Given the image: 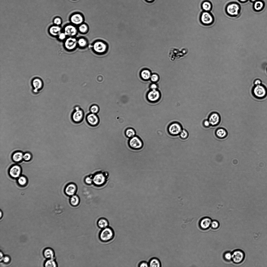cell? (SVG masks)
Returning a JSON list of instances; mask_svg holds the SVG:
<instances>
[{"label":"cell","instance_id":"cell-1","mask_svg":"<svg viewBox=\"0 0 267 267\" xmlns=\"http://www.w3.org/2000/svg\"><path fill=\"white\" fill-rule=\"evenodd\" d=\"M115 232L113 229L109 226L102 229L99 234L100 240L104 242H110L112 240L115 236Z\"/></svg>","mask_w":267,"mask_h":267},{"label":"cell","instance_id":"cell-2","mask_svg":"<svg viewBox=\"0 0 267 267\" xmlns=\"http://www.w3.org/2000/svg\"><path fill=\"white\" fill-rule=\"evenodd\" d=\"M241 7L239 3L231 2L227 4L225 7L226 13L231 17H236L240 13Z\"/></svg>","mask_w":267,"mask_h":267},{"label":"cell","instance_id":"cell-3","mask_svg":"<svg viewBox=\"0 0 267 267\" xmlns=\"http://www.w3.org/2000/svg\"><path fill=\"white\" fill-rule=\"evenodd\" d=\"M108 48V45L101 40L96 41L93 45V51L95 53L99 55H102L106 53Z\"/></svg>","mask_w":267,"mask_h":267},{"label":"cell","instance_id":"cell-4","mask_svg":"<svg viewBox=\"0 0 267 267\" xmlns=\"http://www.w3.org/2000/svg\"><path fill=\"white\" fill-rule=\"evenodd\" d=\"M252 93L256 98L262 99L267 95V90L265 87L262 84L254 85L252 90Z\"/></svg>","mask_w":267,"mask_h":267},{"label":"cell","instance_id":"cell-5","mask_svg":"<svg viewBox=\"0 0 267 267\" xmlns=\"http://www.w3.org/2000/svg\"><path fill=\"white\" fill-rule=\"evenodd\" d=\"M84 117L83 110L79 106H76L71 115V119L74 123L78 124L83 120Z\"/></svg>","mask_w":267,"mask_h":267},{"label":"cell","instance_id":"cell-6","mask_svg":"<svg viewBox=\"0 0 267 267\" xmlns=\"http://www.w3.org/2000/svg\"><path fill=\"white\" fill-rule=\"evenodd\" d=\"M129 147L134 150H139L142 148L143 143L142 139L137 136L130 138L128 142Z\"/></svg>","mask_w":267,"mask_h":267},{"label":"cell","instance_id":"cell-7","mask_svg":"<svg viewBox=\"0 0 267 267\" xmlns=\"http://www.w3.org/2000/svg\"><path fill=\"white\" fill-rule=\"evenodd\" d=\"M77 46V39L75 37H68L64 40V46L68 51H73Z\"/></svg>","mask_w":267,"mask_h":267},{"label":"cell","instance_id":"cell-8","mask_svg":"<svg viewBox=\"0 0 267 267\" xmlns=\"http://www.w3.org/2000/svg\"><path fill=\"white\" fill-rule=\"evenodd\" d=\"M200 20L202 24L205 25H210L213 24L214 18L213 15L209 11L203 12L201 14Z\"/></svg>","mask_w":267,"mask_h":267},{"label":"cell","instance_id":"cell-9","mask_svg":"<svg viewBox=\"0 0 267 267\" xmlns=\"http://www.w3.org/2000/svg\"><path fill=\"white\" fill-rule=\"evenodd\" d=\"M86 120L88 124L92 127L97 126L100 122V118L98 115L91 113L87 114Z\"/></svg>","mask_w":267,"mask_h":267},{"label":"cell","instance_id":"cell-10","mask_svg":"<svg viewBox=\"0 0 267 267\" xmlns=\"http://www.w3.org/2000/svg\"><path fill=\"white\" fill-rule=\"evenodd\" d=\"M232 260L235 263L239 264L242 262L245 258L244 252L240 250H236L232 252Z\"/></svg>","mask_w":267,"mask_h":267},{"label":"cell","instance_id":"cell-11","mask_svg":"<svg viewBox=\"0 0 267 267\" xmlns=\"http://www.w3.org/2000/svg\"><path fill=\"white\" fill-rule=\"evenodd\" d=\"M32 86L33 92L37 93L43 89V83L42 80L40 78L35 77L32 81Z\"/></svg>","mask_w":267,"mask_h":267},{"label":"cell","instance_id":"cell-12","mask_svg":"<svg viewBox=\"0 0 267 267\" xmlns=\"http://www.w3.org/2000/svg\"><path fill=\"white\" fill-rule=\"evenodd\" d=\"M63 30V32L68 37H74L77 34L78 31L76 26L72 24L65 26Z\"/></svg>","mask_w":267,"mask_h":267},{"label":"cell","instance_id":"cell-13","mask_svg":"<svg viewBox=\"0 0 267 267\" xmlns=\"http://www.w3.org/2000/svg\"><path fill=\"white\" fill-rule=\"evenodd\" d=\"M84 20L83 16L79 13H74L70 17V21L71 24L75 26H79L83 23Z\"/></svg>","mask_w":267,"mask_h":267},{"label":"cell","instance_id":"cell-14","mask_svg":"<svg viewBox=\"0 0 267 267\" xmlns=\"http://www.w3.org/2000/svg\"><path fill=\"white\" fill-rule=\"evenodd\" d=\"M148 100L151 102H155L158 101L160 97V92L156 89H153L149 92L147 95Z\"/></svg>","mask_w":267,"mask_h":267},{"label":"cell","instance_id":"cell-15","mask_svg":"<svg viewBox=\"0 0 267 267\" xmlns=\"http://www.w3.org/2000/svg\"><path fill=\"white\" fill-rule=\"evenodd\" d=\"M181 126L177 123H174L170 125L168 128L169 133L172 135H177L180 133L182 131Z\"/></svg>","mask_w":267,"mask_h":267},{"label":"cell","instance_id":"cell-16","mask_svg":"<svg viewBox=\"0 0 267 267\" xmlns=\"http://www.w3.org/2000/svg\"><path fill=\"white\" fill-rule=\"evenodd\" d=\"M208 120L210 125L213 126H217L219 124L220 122V116L217 112H213L209 117Z\"/></svg>","mask_w":267,"mask_h":267},{"label":"cell","instance_id":"cell-17","mask_svg":"<svg viewBox=\"0 0 267 267\" xmlns=\"http://www.w3.org/2000/svg\"><path fill=\"white\" fill-rule=\"evenodd\" d=\"M212 221L211 219L209 217H204L199 221V227L203 230L207 229L211 226Z\"/></svg>","mask_w":267,"mask_h":267},{"label":"cell","instance_id":"cell-18","mask_svg":"<svg viewBox=\"0 0 267 267\" xmlns=\"http://www.w3.org/2000/svg\"><path fill=\"white\" fill-rule=\"evenodd\" d=\"M21 169L20 167L18 165H15L11 168L9 173L10 175L14 178L19 177L21 173Z\"/></svg>","mask_w":267,"mask_h":267},{"label":"cell","instance_id":"cell-19","mask_svg":"<svg viewBox=\"0 0 267 267\" xmlns=\"http://www.w3.org/2000/svg\"><path fill=\"white\" fill-rule=\"evenodd\" d=\"M105 180V177L103 174L98 173L94 176L93 181L95 184L100 185L104 184Z\"/></svg>","mask_w":267,"mask_h":267},{"label":"cell","instance_id":"cell-20","mask_svg":"<svg viewBox=\"0 0 267 267\" xmlns=\"http://www.w3.org/2000/svg\"><path fill=\"white\" fill-rule=\"evenodd\" d=\"M44 256L46 259H54L55 253L54 250L51 248H46L43 251Z\"/></svg>","mask_w":267,"mask_h":267},{"label":"cell","instance_id":"cell-21","mask_svg":"<svg viewBox=\"0 0 267 267\" xmlns=\"http://www.w3.org/2000/svg\"><path fill=\"white\" fill-rule=\"evenodd\" d=\"M97 224L98 227L102 229L109 226V222L106 219L101 217L98 220Z\"/></svg>","mask_w":267,"mask_h":267},{"label":"cell","instance_id":"cell-22","mask_svg":"<svg viewBox=\"0 0 267 267\" xmlns=\"http://www.w3.org/2000/svg\"><path fill=\"white\" fill-rule=\"evenodd\" d=\"M215 134L218 138L223 139L227 137L228 135V132L225 129L223 128H219L216 130Z\"/></svg>","mask_w":267,"mask_h":267},{"label":"cell","instance_id":"cell-23","mask_svg":"<svg viewBox=\"0 0 267 267\" xmlns=\"http://www.w3.org/2000/svg\"><path fill=\"white\" fill-rule=\"evenodd\" d=\"M76 189V186L75 184H70L68 185L65 188V192L68 195L72 196L75 193Z\"/></svg>","mask_w":267,"mask_h":267},{"label":"cell","instance_id":"cell-24","mask_svg":"<svg viewBox=\"0 0 267 267\" xmlns=\"http://www.w3.org/2000/svg\"><path fill=\"white\" fill-rule=\"evenodd\" d=\"M265 3L261 0H257L254 2L253 4V8L256 11H259L262 10L264 8Z\"/></svg>","mask_w":267,"mask_h":267},{"label":"cell","instance_id":"cell-25","mask_svg":"<svg viewBox=\"0 0 267 267\" xmlns=\"http://www.w3.org/2000/svg\"><path fill=\"white\" fill-rule=\"evenodd\" d=\"M149 267H160L161 263L160 260L158 258L153 257L151 258L148 262Z\"/></svg>","mask_w":267,"mask_h":267},{"label":"cell","instance_id":"cell-26","mask_svg":"<svg viewBox=\"0 0 267 267\" xmlns=\"http://www.w3.org/2000/svg\"><path fill=\"white\" fill-rule=\"evenodd\" d=\"M125 134L126 136L129 139L136 135V131L133 128H129L125 131Z\"/></svg>","mask_w":267,"mask_h":267},{"label":"cell","instance_id":"cell-27","mask_svg":"<svg viewBox=\"0 0 267 267\" xmlns=\"http://www.w3.org/2000/svg\"><path fill=\"white\" fill-rule=\"evenodd\" d=\"M202 7L203 9L206 11H210L212 7V5L211 3L209 1H204L202 4Z\"/></svg>","mask_w":267,"mask_h":267},{"label":"cell","instance_id":"cell-28","mask_svg":"<svg viewBox=\"0 0 267 267\" xmlns=\"http://www.w3.org/2000/svg\"><path fill=\"white\" fill-rule=\"evenodd\" d=\"M142 78L145 80L149 79L151 75L150 71L148 69H144L141 71L140 74Z\"/></svg>","mask_w":267,"mask_h":267},{"label":"cell","instance_id":"cell-29","mask_svg":"<svg viewBox=\"0 0 267 267\" xmlns=\"http://www.w3.org/2000/svg\"><path fill=\"white\" fill-rule=\"evenodd\" d=\"M23 155L22 153L20 151L15 152L12 156L13 160L16 162H19L22 160L23 159Z\"/></svg>","mask_w":267,"mask_h":267},{"label":"cell","instance_id":"cell-30","mask_svg":"<svg viewBox=\"0 0 267 267\" xmlns=\"http://www.w3.org/2000/svg\"><path fill=\"white\" fill-rule=\"evenodd\" d=\"M77 46L80 48H83L86 47L88 44V41L85 38H81L77 39Z\"/></svg>","mask_w":267,"mask_h":267},{"label":"cell","instance_id":"cell-31","mask_svg":"<svg viewBox=\"0 0 267 267\" xmlns=\"http://www.w3.org/2000/svg\"><path fill=\"white\" fill-rule=\"evenodd\" d=\"M78 29L81 33L84 34L88 32L89 27L86 24L83 23L78 26Z\"/></svg>","mask_w":267,"mask_h":267},{"label":"cell","instance_id":"cell-32","mask_svg":"<svg viewBox=\"0 0 267 267\" xmlns=\"http://www.w3.org/2000/svg\"><path fill=\"white\" fill-rule=\"evenodd\" d=\"M44 265L46 267H56L58 264L54 259H49L45 261Z\"/></svg>","mask_w":267,"mask_h":267},{"label":"cell","instance_id":"cell-33","mask_svg":"<svg viewBox=\"0 0 267 267\" xmlns=\"http://www.w3.org/2000/svg\"><path fill=\"white\" fill-rule=\"evenodd\" d=\"M61 31V28L58 26H53L50 29V33L54 35H58Z\"/></svg>","mask_w":267,"mask_h":267},{"label":"cell","instance_id":"cell-34","mask_svg":"<svg viewBox=\"0 0 267 267\" xmlns=\"http://www.w3.org/2000/svg\"><path fill=\"white\" fill-rule=\"evenodd\" d=\"M89 110L90 113L97 114L99 112L100 108L97 105L93 104L90 107Z\"/></svg>","mask_w":267,"mask_h":267},{"label":"cell","instance_id":"cell-35","mask_svg":"<svg viewBox=\"0 0 267 267\" xmlns=\"http://www.w3.org/2000/svg\"><path fill=\"white\" fill-rule=\"evenodd\" d=\"M70 202L71 205L72 206H76L79 203V198L76 195L73 196L70 198Z\"/></svg>","mask_w":267,"mask_h":267},{"label":"cell","instance_id":"cell-36","mask_svg":"<svg viewBox=\"0 0 267 267\" xmlns=\"http://www.w3.org/2000/svg\"><path fill=\"white\" fill-rule=\"evenodd\" d=\"M224 259L227 261H230L232 260V253L230 252H225L223 255Z\"/></svg>","mask_w":267,"mask_h":267},{"label":"cell","instance_id":"cell-37","mask_svg":"<svg viewBox=\"0 0 267 267\" xmlns=\"http://www.w3.org/2000/svg\"><path fill=\"white\" fill-rule=\"evenodd\" d=\"M18 181L20 185L23 186L25 185L27 183V180L25 177L22 176L19 178Z\"/></svg>","mask_w":267,"mask_h":267},{"label":"cell","instance_id":"cell-38","mask_svg":"<svg viewBox=\"0 0 267 267\" xmlns=\"http://www.w3.org/2000/svg\"><path fill=\"white\" fill-rule=\"evenodd\" d=\"M210 226L213 229H217L219 226V223L216 220L213 221L211 222Z\"/></svg>","mask_w":267,"mask_h":267},{"label":"cell","instance_id":"cell-39","mask_svg":"<svg viewBox=\"0 0 267 267\" xmlns=\"http://www.w3.org/2000/svg\"><path fill=\"white\" fill-rule=\"evenodd\" d=\"M151 80L153 82H157L159 80V75L156 74H153L151 75L150 77Z\"/></svg>","mask_w":267,"mask_h":267},{"label":"cell","instance_id":"cell-40","mask_svg":"<svg viewBox=\"0 0 267 267\" xmlns=\"http://www.w3.org/2000/svg\"><path fill=\"white\" fill-rule=\"evenodd\" d=\"M180 134V137L183 139L186 138L188 135V132L185 130H182Z\"/></svg>","mask_w":267,"mask_h":267},{"label":"cell","instance_id":"cell-41","mask_svg":"<svg viewBox=\"0 0 267 267\" xmlns=\"http://www.w3.org/2000/svg\"><path fill=\"white\" fill-rule=\"evenodd\" d=\"M138 266L139 267H149L148 263L145 261H142L138 264Z\"/></svg>","mask_w":267,"mask_h":267},{"label":"cell","instance_id":"cell-42","mask_svg":"<svg viewBox=\"0 0 267 267\" xmlns=\"http://www.w3.org/2000/svg\"><path fill=\"white\" fill-rule=\"evenodd\" d=\"M58 35L59 38L61 40H65L67 37L64 32H61Z\"/></svg>","mask_w":267,"mask_h":267},{"label":"cell","instance_id":"cell-43","mask_svg":"<svg viewBox=\"0 0 267 267\" xmlns=\"http://www.w3.org/2000/svg\"><path fill=\"white\" fill-rule=\"evenodd\" d=\"M31 157V155L29 153H26L23 155V159L26 161H28L30 160Z\"/></svg>","mask_w":267,"mask_h":267},{"label":"cell","instance_id":"cell-44","mask_svg":"<svg viewBox=\"0 0 267 267\" xmlns=\"http://www.w3.org/2000/svg\"><path fill=\"white\" fill-rule=\"evenodd\" d=\"M10 261V258L8 256H4L2 261L4 263L8 264L9 263Z\"/></svg>","mask_w":267,"mask_h":267},{"label":"cell","instance_id":"cell-45","mask_svg":"<svg viewBox=\"0 0 267 267\" xmlns=\"http://www.w3.org/2000/svg\"><path fill=\"white\" fill-rule=\"evenodd\" d=\"M54 24L57 25L61 24L62 21L61 19L59 17H57L54 20Z\"/></svg>","mask_w":267,"mask_h":267},{"label":"cell","instance_id":"cell-46","mask_svg":"<svg viewBox=\"0 0 267 267\" xmlns=\"http://www.w3.org/2000/svg\"><path fill=\"white\" fill-rule=\"evenodd\" d=\"M254 85H257L262 84L261 81L259 79H257L254 80Z\"/></svg>","mask_w":267,"mask_h":267},{"label":"cell","instance_id":"cell-47","mask_svg":"<svg viewBox=\"0 0 267 267\" xmlns=\"http://www.w3.org/2000/svg\"><path fill=\"white\" fill-rule=\"evenodd\" d=\"M157 85L154 83L151 84L150 86V88L152 90L156 89L157 88Z\"/></svg>","mask_w":267,"mask_h":267},{"label":"cell","instance_id":"cell-48","mask_svg":"<svg viewBox=\"0 0 267 267\" xmlns=\"http://www.w3.org/2000/svg\"><path fill=\"white\" fill-rule=\"evenodd\" d=\"M92 179L89 177H87L86 178L85 181L86 183L88 184H90L92 182Z\"/></svg>","mask_w":267,"mask_h":267},{"label":"cell","instance_id":"cell-49","mask_svg":"<svg viewBox=\"0 0 267 267\" xmlns=\"http://www.w3.org/2000/svg\"><path fill=\"white\" fill-rule=\"evenodd\" d=\"M203 124L205 127H209L210 125L209 122L208 120H205L203 123Z\"/></svg>","mask_w":267,"mask_h":267},{"label":"cell","instance_id":"cell-50","mask_svg":"<svg viewBox=\"0 0 267 267\" xmlns=\"http://www.w3.org/2000/svg\"><path fill=\"white\" fill-rule=\"evenodd\" d=\"M4 256L3 254L1 252H0V261L1 262L2 261V260H3V258Z\"/></svg>","mask_w":267,"mask_h":267},{"label":"cell","instance_id":"cell-51","mask_svg":"<svg viewBox=\"0 0 267 267\" xmlns=\"http://www.w3.org/2000/svg\"><path fill=\"white\" fill-rule=\"evenodd\" d=\"M248 0H239V1L241 3H244L246 2Z\"/></svg>","mask_w":267,"mask_h":267},{"label":"cell","instance_id":"cell-52","mask_svg":"<svg viewBox=\"0 0 267 267\" xmlns=\"http://www.w3.org/2000/svg\"><path fill=\"white\" fill-rule=\"evenodd\" d=\"M147 2L150 3L153 2L155 0H145Z\"/></svg>","mask_w":267,"mask_h":267},{"label":"cell","instance_id":"cell-53","mask_svg":"<svg viewBox=\"0 0 267 267\" xmlns=\"http://www.w3.org/2000/svg\"><path fill=\"white\" fill-rule=\"evenodd\" d=\"M252 2H254L255 1H257V0H250Z\"/></svg>","mask_w":267,"mask_h":267}]
</instances>
